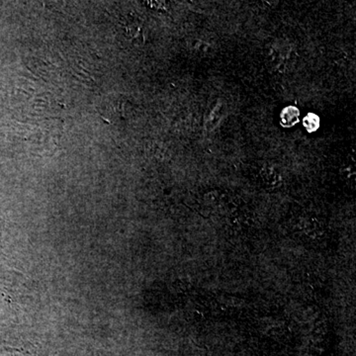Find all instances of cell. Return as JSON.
<instances>
[{
	"instance_id": "6da1fadb",
	"label": "cell",
	"mask_w": 356,
	"mask_h": 356,
	"mask_svg": "<svg viewBox=\"0 0 356 356\" xmlns=\"http://www.w3.org/2000/svg\"><path fill=\"white\" fill-rule=\"evenodd\" d=\"M300 121V110L296 106L284 107L280 113V124L282 127L291 128Z\"/></svg>"
},
{
	"instance_id": "7a4b0ae2",
	"label": "cell",
	"mask_w": 356,
	"mask_h": 356,
	"mask_svg": "<svg viewBox=\"0 0 356 356\" xmlns=\"http://www.w3.org/2000/svg\"><path fill=\"white\" fill-rule=\"evenodd\" d=\"M303 126L305 127L307 132H317L321 127V118L318 115L315 113H308L303 118Z\"/></svg>"
}]
</instances>
